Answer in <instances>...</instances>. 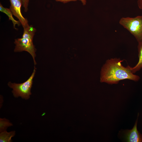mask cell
Returning a JSON list of instances; mask_svg holds the SVG:
<instances>
[{"label":"cell","instance_id":"6da1fadb","mask_svg":"<svg viewBox=\"0 0 142 142\" xmlns=\"http://www.w3.org/2000/svg\"><path fill=\"white\" fill-rule=\"evenodd\" d=\"M120 58H111L107 60L102 67L100 82L109 84H117L121 80L129 79L138 81L140 77L133 73L129 68L123 66Z\"/></svg>","mask_w":142,"mask_h":142},{"label":"cell","instance_id":"7a4b0ae2","mask_svg":"<svg viewBox=\"0 0 142 142\" xmlns=\"http://www.w3.org/2000/svg\"><path fill=\"white\" fill-rule=\"evenodd\" d=\"M22 37L15 40L16 45L14 49L15 52L26 51L32 56L34 65L36 63L35 60V52L36 49L33 43V38L36 32V29L31 26L24 28Z\"/></svg>","mask_w":142,"mask_h":142},{"label":"cell","instance_id":"3957f363","mask_svg":"<svg viewBox=\"0 0 142 142\" xmlns=\"http://www.w3.org/2000/svg\"><path fill=\"white\" fill-rule=\"evenodd\" d=\"M119 23L134 36L138 42L142 39V16L122 17Z\"/></svg>","mask_w":142,"mask_h":142},{"label":"cell","instance_id":"277c9868","mask_svg":"<svg viewBox=\"0 0 142 142\" xmlns=\"http://www.w3.org/2000/svg\"><path fill=\"white\" fill-rule=\"evenodd\" d=\"M36 72L35 67L33 72L29 78L25 82L20 84L12 83L10 82L8 85L13 89L12 92L16 98L21 97L23 99H28L31 94V89L33 83V79Z\"/></svg>","mask_w":142,"mask_h":142},{"label":"cell","instance_id":"5b68a950","mask_svg":"<svg viewBox=\"0 0 142 142\" xmlns=\"http://www.w3.org/2000/svg\"><path fill=\"white\" fill-rule=\"evenodd\" d=\"M11 5L10 9L13 14L19 20L24 28L29 26L27 20L22 15L21 12V8L22 3L21 0H9Z\"/></svg>","mask_w":142,"mask_h":142},{"label":"cell","instance_id":"8992f818","mask_svg":"<svg viewBox=\"0 0 142 142\" xmlns=\"http://www.w3.org/2000/svg\"><path fill=\"white\" fill-rule=\"evenodd\" d=\"M138 118L133 128L130 130L125 131V137L127 142H142V135L138 131L137 128Z\"/></svg>","mask_w":142,"mask_h":142},{"label":"cell","instance_id":"52a82bcc","mask_svg":"<svg viewBox=\"0 0 142 142\" xmlns=\"http://www.w3.org/2000/svg\"><path fill=\"white\" fill-rule=\"evenodd\" d=\"M138 42V48L139 59L138 62L137 64L133 67L128 65L130 69L133 74L142 68V39Z\"/></svg>","mask_w":142,"mask_h":142},{"label":"cell","instance_id":"ba28073f","mask_svg":"<svg viewBox=\"0 0 142 142\" xmlns=\"http://www.w3.org/2000/svg\"><path fill=\"white\" fill-rule=\"evenodd\" d=\"M0 11L7 15L9 20L12 21L15 29H16L15 27L16 24L18 26L20 25L19 21L16 20L13 18L12 15L13 14L10 9L4 7L1 3L0 4Z\"/></svg>","mask_w":142,"mask_h":142},{"label":"cell","instance_id":"9c48e42d","mask_svg":"<svg viewBox=\"0 0 142 142\" xmlns=\"http://www.w3.org/2000/svg\"><path fill=\"white\" fill-rule=\"evenodd\" d=\"M15 133V131L8 132L5 130L0 132V142H11L12 138L14 136Z\"/></svg>","mask_w":142,"mask_h":142},{"label":"cell","instance_id":"30bf717a","mask_svg":"<svg viewBox=\"0 0 142 142\" xmlns=\"http://www.w3.org/2000/svg\"><path fill=\"white\" fill-rule=\"evenodd\" d=\"M13 125L10 121L5 118H0V132L6 130L8 127Z\"/></svg>","mask_w":142,"mask_h":142},{"label":"cell","instance_id":"8fae6325","mask_svg":"<svg viewBox=\"0 0 142 142\" xmlns=\"http://www.w3.org/2000/svg\"><path fill=\"white\" fill-rule=\"evenodd\" d=\"M22 3V5L24 8L25 12H27L28 10V6L29 0H21Z\"/></svg>","mask_w":142,"mask_h":142},{"label":"cell","instance_id":"7c38bea8","mask_svg":"<svg viewBox=\"0 0 142 142\" xmlns=\"http://www.w3.org/2000/svg\"><path fill=\"white\" fill-rule=\"evenodd\" d=\"M77 0H55L56 1H59L63 3H66L68 2L71 1H76ZM83 4L85 5L86 4V0H79Z\"/></svg>","mask_w":142,"mask_h":142},{"label":"cell","instance_id":"4fadbf2b","mask_svg":"<svg viewBox=\"0 0 142 142\" xmlns=\"http://www.w3.org/2000/svg\"><path fill=\"white\" fill-rule=\"evenodd\" d=\"M137 4L139 8L141 9H142V0H138Z\"/></svg>","mask_w":142,"mask_h":142}]
</instances>
